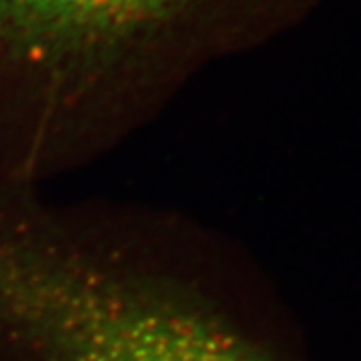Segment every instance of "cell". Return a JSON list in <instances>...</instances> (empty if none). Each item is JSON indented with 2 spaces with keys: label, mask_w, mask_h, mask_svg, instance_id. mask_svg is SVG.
Listing matches in <instances>:
<instances>
[{
  "label": "cell",
  "mask_w": 361,
  "mask_h": 361,
  "mask_svg": "<svg viewBox=\"0 0 361 361\" xmlns=\"http://www.w3.org/2000/svg\"><path fill=\"white\" fill-rule=\"evenodd\" d=\"M211 0H0V46L48 68L105 63Z\"/></svg>",
  "instance_id": "7a4b0ae2"
},
{
  "label": "cell",
  "mask_w": 361,
  "mask_h": 361,
  "mask_svg": "<svg viewBox=\"0 0 361 361\" xmlns=\"http://www.w3.org/2000/svg\"><path fill=\"white\" fill-rule=\"evenodd\" d=\"M0 325L46 361H270L176 293L2 228Z\"/></svg>",
  "instance_id": "6da1fadb"
}]
</instances>
